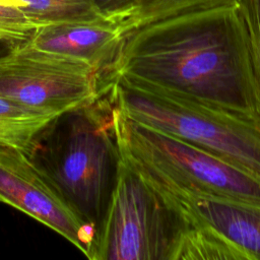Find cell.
Instances as JSON below:
<instances>
[{"instance_id":"6da1fadb","label":"cell","mask_w":260,"mask_h":260,"mask_svg":"<svg viewBox=\"0 0 260 260\" xmlns=\"http://www.w3.org/2000/svg\"><path fill=\"white\" fill-rule=\"evenodd\" d=\"M126 78L259 121L246 26L238 6L160 19L124 35L102 87Z\"/></svg>"},{"instance_id":"7a4b0ae2","label":"cell","mask_w":260,"mask_h":260,"mask_svg":"<svg viewBox=\"0 0 260 260\" xmlns=\"http://www.w3.org/2000/svg\"><path fill=\"white\" fill-rule=\"evenodd\" d=\"M31 156L96 233L120 160L109 95L104 92L93 104L60 115Z\"/></svg>"},{"instance_id":"3957f363","label":"cell","mask_w":260,"mask_h":260,"mask_svg":"<svg viewBox=\"0 0 260 260\" xmlns=\"http://www.w3.org/2000/svg\"><path fill=\"white\" fill-rule=\"evenodd\" d=\"M128 118L204 149L260 179V123L150 84L118 78L104 87Z\"/></svg>"},{"instance_id":"277c9868","label":"cell","mask_w":260,"mask_h":260,"mask_svg":"<svg viewBox=\"0 0 260 260\" xmlns=\"http://www.w3.org/2000/svg\"><path fill=\"white\" fill-rule=\"evenodd\" d=\"M112 123L120 156L144 175L186 191L260 204V179L252 174L133 121L113 103Z\"/></svg>"},{"instance_id":"5b68a950","label":"cell","mask_w":260,"mask_h":260,"mask_svg":"<svg viewBox=\"0 0 260 260\" xmlns=\"http://www.w3.org/2000/svg\"><path fill=\"white\" fill-rule=\"evenodd\" d=\"M182 215L120 156L114 187L87 258L171 260Z\"/></svg>"},{"instance_id":"8992f818","label":"cell","mask_w":260,"mask_h":260,"mask_svg":"<svg viewBox=\"0 0 260 260\" xmlns=\"http://www.w3.org/2000/svg\"><path fill=\"white\" fill-rule=\"evenodd\" d=\"M0 94L62 115L93 104L103 91L89 64L24 42L0 52Z\"/></svg>"},{"instance_id":"52a82bcc","label":"cell","mask_w":260,"mask_h":260,"mask_svg":"<svg viewBox=\"0 0 260 260\" xmlns=\"http://www.w3.org/2000/svg\"><path fill=\"white\" fill-rule=\"evenodd\" d=\"M0 202L50 228L86 257L95 231L86 223L31 155L0 144Z\"/></svg>"},{"instance_id":"ba28073f","label":"cell","mask_w":260,"mask_h":260,"mask_svg":"<svg viewBox=\"0 0 260 260\" xmlns=\"http://www.w3.org/2000/svg\"><path fill=\"white\" fill-rule=\"evenodd\" d=\"M139 173L181 214L216 231L250 260H260V204L186 191Z\"/></svg>"},{"instance_id":"9c48e42d","label":"cell","mask_w":260,"mask_h":260,"mask_svg":"<svg viewBox=\"0 0 260 260\" xmlns=\"http://www.w3.org/2000/svg\"><path fill=\"white\" fill-rule=\"evenodd\" d=\"M125 32L109 19L38 26L27 43L36 49L83 61L102 75L113 62Z\"/></svg>"},{"instance_id":"30bf717a","label":"cell","mask_w":260,"mask_h":260,"mask_svg":"<svg viewBox=\"0 0 260 260\" xmlns=\"http://www.w3.org/2000/svg\"><path fill=\"white\" fill-rule=\"evenodd\" d=\"M59 116L0 94V144L31 155L43 134Z\"/></svg>"},{"instance_id":"8fae6325","label":"cell","mask_w":260,"mask_h":260,"mask_svg":"<svg viewBox=\"0 0 260 260\" xmlns=\"http://www.w3.org/2000/svg\"><path fill=\"white\" fill-rule=\"evenodd\" d=\"M181 215L183 228L171 260H250L243 250L216 231Z\"/></svg>"},{"instance_id":"7c38bea8","label":"cell","mask_w":260,"mask_h":260,"mask_svg":"<svg viewBox=\"0 0 260 260\" xmlns=\"http://www.w3.org/2000/svg\"><path fill=\"white\" fill-rule=\"evenodd\" d=\"M19 8L38 26L72 21H91L105 18L91 0H22Z\"/></svg>"},{"instance_id":"4fadbf2b","label":"cell","mask_w":260,"mask_h":260,"mask_svg":"<svg viewBox=\"0 0 260 260\" xmlns=\"http://www.w3.org/2000/svg\"><path fill=\"white\" fill-rule=\"evenodd\" d=\"M240 0H139L133 14L121 25L125 34L139 26L196 10L238 6Z\"/></svg>"},{"instance_id":"5bb4252c","label":"cell","mask_w":260,"mask_h":260,"mask_svg":"<svg viewBox=\"0 0 260 260\" xmlns=\"http://www.w3.org/2000/svg\"><path fill=\"white\" fill-rule=\"evenodd\" d=\"M238 7L243 17L248 37L260 121V0H240Z\"/></svg>"},{"instance_id":"9a60e30c","label":"cell","mask_w":260,"mask_h":260,"mask_svg":"<svg viewBox=\"0 0 260 260\" xmlns=\"http://www.w3.org/2000/svg\"><path fill=\"white\" fill-rule=\"evenodd\" d=\"M34 24L18 8L0 4V39L20 44L27 42L35 32Z\"/></svg>"},{"instance_id":"2e32d148","label":"cell","mask_w":260,"mask_h":260,"mask_svg":"<svg viewBox=\"0 0 260 260\" xmlns=\"http://www.w3.org/2000/svg\"><path fill=\"white\" fill-rule=\"evenodd\" d=\"M139 0H91L98 11L107 19L122 24L135 11Z\"/></svg>"},{"instance_id":"e0dca14e","label":"cell","mask_w":260,"mask_h":260,"mask_svg":"<svg viewBox=\"0 0 260 260\" xmlns=\"http://www.w3.org/2000/svg\"><path fill=\"white\" fill-rule=\"evenodd\" d=\"M1 5H7V6H14L18 8H22L25 3L22 0H0Z\"/></svg>"},{"instance_id":"ac0fdd59","label":"cell","mask_w":260,"mask_h":260,"mask_svg":"<svg viewBox=\"0 0 260 260\" xmlns=\"http://www.w3.org/2000/svg\"><path fill=\"white\" fill-rule=\"evenodd\" d=\"M14 45H16V44H13V43H10V42H7V41H4V40L0 39V52L7 50V49L11 48Z\"/></svg>"}]
</instances>
